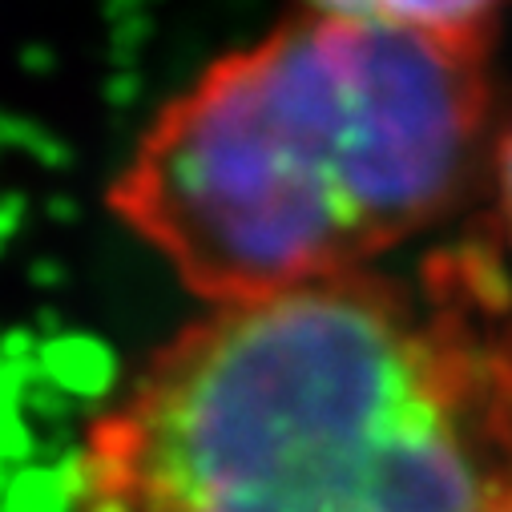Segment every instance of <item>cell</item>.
<instances>
[{
	"mask_svg": "<svg viewBox=\"0 0 512 512\" xmlns=\"http://www.w3.org/2000/svg\"><path fill=\"white\" fill-rule=\"evenodd\" d=\"M512 508V283L456 242L210 307L121 383L69 512Z\"/></svg>",
	"mask_w": 512,
	"mask_h": 512,
	"instance_id": "cell-1",
	"label": "cell"
},
{
	"mask_svg": "<svg viewBox=\"0 0 512 512\" xmlns=\"http://www.w3.org/2000/svg\"><path fill=\"white\" fill-rule=\"evenodd\" d=\"M303 5L307 13L335 21H359V25L488 49L492 17L500 13L504 0H303Z\"/></svg>",
	"mask_w": 512,
	"mask_h": 512,
	"instance_id": "cell-3",
	"label": "cell"
},
{
	"mask_svg": "<svg viewBox=\"0 0 512 512\" xmlns=\"http://www.w3.org/2000/svg\"><path fill=\"white\" fill-rule=\"evenodd\" d=\"M492 182H496V226L504 230L512 246V125L500 134L496 154H492Z\"/></svg>",
	"mask_w": 512,
	"mask_h": 512,
	"instance_id": "cell-4",
	"label": "cell"
},
{
	"mask_svg": "<svg viewBox=\"0 0 512 512\" xmlns=\"http://www.w3.org/2000/svg\"><path fill=\"white\" fill-rule=\"evenodd\" d=\"M504 512H512V508H504Z\"/></svg>",
	"mask_w": 512,
	"mask_h": 512,
	"instance_id": "cell-5",
	"label": "cell"
},
{
	"mask_svg": "<svg viewBox=\"0 0 512 512\" xmlns=\"http://www.w3.org/2000/svg\"><path fill=\"white\" fill-rule=\"evenodd\" d=\"M488 101L480 45L303 13L170 97L105 202L210 307L359 275L460 202Z\"/></svg>",
	"mask_w": 512,
	"mask_h": 512,
	"instance_id": "cell-2",
	"label": "cell"
}]
</instances>
